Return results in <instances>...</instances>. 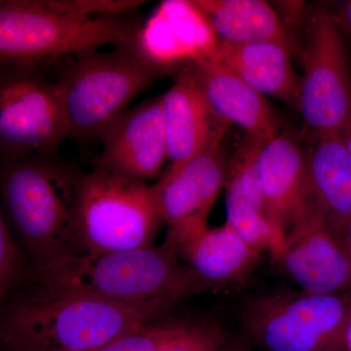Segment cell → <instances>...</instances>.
Instances as JSON below:
<instances>
[{
	"instance_id": "cell-14",
	"label": "cell",
	"mask_w": 351,
	"mask_h": 351,
	"mask_svg": "<svg viewBox=\"0 0 351 351\" xmlns=\"http://www.w3.org/2000/svg\"><path fill=\"white\" fill-rule=\"evenodd\" d=\"M274 258L304 293H351L350 254L319 216L311 217L295 228Z\"/></svg>"
},
{
	"instance_id": "cell-22",
	"label": "cell",
	"mask_w": 351,
	"mask_h": 351,
	"mask_svg": "<svg viewBox=\"0 0 351 351\" xmlns=\"http://www.w3.org/2000/svg\"><path fill=\"white\" fill-rule=\"evenodd\" d=\"M228 343L219 327L177 323L160 351H226Z\"/></svg>"
},
{
	"instance_id": "cell-16",
	"label": "cell",
	"mask_w": 351,
	"mask_h": 351,
	"mask_svg": "<svg viewBox=\"0 0 351 351\" xmlns=\"http://www.w3.org/2000/svg\"><path fill=\"white\" fill-rule=\"evenodd\" d=\"M186 66L215 119L239 126L249 137L270 138L279 131L269 101L230 69L211 59Z\"/></svg>"
},
{
	"instance_id": "cell-21",
	"label": "cell",
	"mask_w": 351,
	"mask_h": 351,
	"mask_svg": "<svg viewBox=\"0 0 351 351\" xmlns=\"http://www.w3.org/2000/svg\"><path fill=\"white\" fill-rule=\"evenodd\" d=\"M219 41L247 44L261 41L289 43L280 17L262 0H195Z\"/></svg>"
},
{
	"instance_id": "cell-5",
	"label": "cell",
	"mask_w": 351,
	"mask_h": 351,
	"mask_svg": "<svg viewBox=\"0 0 351 351\" xmlns=\"http://www.w3.org/2000/svg\"><path fill=\"white\" fill-rule=\"evenodd\" d=\"M73 58L54 82L68 138L101 137L159 75L133 47Z\"/></svg>"
},
{
	"instance_id": "cell-11",
	"label": "cell",
	"mask_w": 351,
	"mask_h": 351,
	"mask_svg": "<svg viewBox=\"0 0 351 351\" xmlns=\"http://www.w3.org/2000/svg\"><path fill=\"white\" fill-rule=\"evenodd\" d=\"M218 41L195 0H166L140 25L133 48L161 73L210 59Z\"/></svg>"
},
{
	"instance_id": "cell-23",
	"label": "cell",
	"mask_w": 351,
	"mask_h": 351,
	"mask_svg": "<svg viewBox=\"0 0 351 351\" xmlns=\"http://www.w3.org/2000/svg\"><path fill=\"white\" fill-rule=\"evenodd\" d=\"M177 323L143 325L122 335L99 351H160Z\"/></svg>"
},
{
	"instance_id": "cell-25",
	"label": "cell",
	"mask_w": 351,
	"mask_h": 351,
	"mask_svg": "<svg viewBox=\"0 0 351 351\" xmlns=\"http://www.w3.org/2000/svg\"><path fill=\"white\" fill-rule=\"evenodd\" d=\"M330 14L341 31L351 34V0L343 2L335 12Z\"/></svg>"
},
{
	"instance_id": "cell-15",
	"label": "cell",
	"mask_w": 351,
	"mask_h": 351,
	"mask_svg": "<svg viewBox=\"0 0 351 351\" xmlns=\"http://www.w3.org/2000/svg\"><path fill=\"white\" fill-rule=\"evenodd\" d=\"M265 138L247 136L228 165L226 223L253 248L269 251L274 258L286 239L265 206L253 169L256 152Z\"/></svg>"
},
{
	"instance_id": "cell-2",
	"label": "cell",
	"mask_w": 351,
	"mask_h": 351,
	"mask_svg": "<svg viewBox=\"0 0 351 351\" xmlns=\"http://www.w3.org/2000/svg\"><path fill=\"white\" fill-rule=\"evenodd\" d=\"M80 175L47 156L3 159L0 195L38 269L84 253L76 226Z\"/></svg>"
},
{
	"instance_id": "cell-20",
	"label": "cell",
	"mask_w": 351,
	"mask_h": 351,
	"mask_svg": "<svg viewBox=\"0 0 351 351\" xmlns=\"http://www.w3.org/2000/svg\"><path fill=\"white\" fill-rule=\"evenodd\" d=\"M176 252L204 290L243 280L261 255L228 223L207 226Z\"/></svg>"
},
{
	"instance_id": "cell-6",
	"label": "cell",
	"mask_w": 351,
	"mask_h": 351,
	"mask_svg": "<svg viewBox=\"0 0 351 351\" xmlns=\"http://www.w3.org/2000/svg\"><path fill=\"white\" fill-rule=\"evenodd\" d=\"M162 217L154 186L95 167L80 175L76 226L84 252L152 246Z\"/></svg>"
},
{
	"instance_id": "cell-12",
	"label": "cell",
	"mask_w": 351,
	"mask_h": 351,
	"mask_svg": "<svg viewBox=\"0 0 351 351\" xmlns=\"http://www.w3.org/2000/svg\"><path fill=\"white\" fill-rule=\"evenodd\" d=\"M253 169L265 206L287 239L314 216L308 207L304 143L289 132H277L258 147Z\"/></svg>"
},
{
	"instance_id": "cell-18",
	"label": "cell",
	"mask_w": 351,
	"mask_h": 351,
	"mask_svg": "<svg viewBox=\"0 0 351 351\" xmlns=\"http://www.w3.org/2000/svg\"><path fill=\"white\" fill-rule=\"evenodd\" d=\"M210 59L230 69L263 97H272L299 110L301 76L293 66L290 45L276 41L232 44L219 40Z\"/></svg>"
},
{
	"instance_id": "cell-8",
	"label": "cell",
	"mask_w": 351,
	"mask_h": 351,
	"mask_svg": "<svg viewBox=\"0 0 351 351\" xmlns=\"http://www.w3.org/2000/svg\"><path fill=\"white\" fill-rule=\"evenodd\" d=\"M341 32L328 11L309 19L298 110L304 138L339 133L350 115L351 68Z\"/></svg>"
},
{
	"instance_id": "cell-27",
	"label": "cell",
	"mask_w": 351,
	"mask_h": 351,
	"mask_svg": "<svg viewBox=\"0 0 351 351\" xmlns=\"http://www.w3.org/2000/svg\"><path fill=\"white\" fill-rule=\"evenodd\" d=\"M338 134L341 140L343 141V145H346V149H348L351 154V112L348 120H346L345 125L341 127Z\"/></svg>"
},
{
	"instance_id": "cell-1",
	"label": "cell",
	"mask_w": 351,
	"mask_h": 351,
	"mask_svg": "<svg viewBox=\"0 0 351 351\" xmlns=\"http://www.w3.org/2000/svg\"><path fill=\"white\" fill-rule=\"evenodd\" d=\"M175 302L163 298L119 302L48 290L12 309L2 335L19 351H99Z\"/></svg>"
},
{
	"instance_id": "cell-19",
	"label": "cell",
	"mask_w": 351,
	"mask_h": 351,
	"mask_svg": "<svg viewBox=\"0 0 351 351\" xmlns=\"http://www.w3.org/2000/svg\"><path fill=\"white\" fill-rule=\"evenodd\" d=\"M162 107L170 161L166 173L182 167L228 126L214 119L186 66L180 69L174 84L163 95Z\"/></svg>"
},
{
	"instance_id": "cell-26",
	"label": "cell",
	"mask_w": 351,
	"mask_h": 351,
	"mask_svg": "<svg viewBox=\"0 0 351 351\" xmlns=\"http://www.w3.org/2000/svg\"><path fill=\"white\" fill-rule=\"evenodd\" d=\"M336 239L345 247L351 256V219L343 226L334 230H330Z\"/></svg>"
},
{
	"instance_id": "cell-10",
	"label": "cell",
	"mask_w": 351,
	"mask_h": 351,
	"mask_svg": "<svg viewBox=\"0 0 351 351\" xmlns=\"http://www.w3.org/2000/svg\"><path fill=\"white\" fill-rule=\"evenodd\" d=\"M226 129H219L199 154L154 186L168 226L166 241L175 250L207 228L208 216L226 186L228 166L221 149Z\"/></svg>"
},
{
	"instance_id": "cell-7",
	"label": "cell",
	"mask_w": 351,
	"mask_h": 351,
	"mask_svg": "<svg viewBox=\"0 0 351 351\" xmlns=\"http://www.w3.org/2000/svg\"><path fill=\"white\" fill-rule=\"evenodd\" d=\"M351 293L274 295L245 311L249 336L267 351H348Z\"/></svg>"
},
{
	"instance_id": "cell-3",
	"label": "cell",
	"mask_w": 351,
	"mask_h": 351,
	"mask_svg": "<svg viewBox=\"0 0 351 351\" xmlns=\"http://www.w3.org/2000/svg\"><path fill=\"white\" fill-rule=\"evenodd\" d=\"M49 291L90 295L119 302L181 300L204 291L166 241L131 250L71 256L38 269Z\"/></svg>"
},
{
	"instance_id": "cell-24",
	"label": "cell",
	"mask_w": 351,
	"mask_h": 351,
	"mask_svg": "<svg viewBox=\"0 0 351 351\" xmlns=\"http://www.w3.org/2000/svg\"><path fill=\"white\" fill-rule=\"evenodd\" d=\"M17 251L12 237L0 213V301L6 295L15 276L17 267Z\"/></svg>"
},
{
	"instance_id": "cell-9",
	"label": "cell",
	"mask_w": 351,
	"mask_h": 351,
	"mask_svg": "<svg viewBox=\"0 0 351 351\" xmlns=\"http://www.w3.org/2000/svg\"><path fill=\"white\" fill-rule=\"evenodd\" d=\"M66 138L55 82L38 71H0V156H47Z\"/></svg>"
},
{
	"instance_id": "cell-28",
	"label": "cell",
	"mask_w": 351,
	"mask_h": 351,
	"mask_svg": "<svg viewBox=\"0 0 351 351\" xmlns=\"http://www.w3.org/2000/svg\"><path fill=\"white\" fill-rule=\"evenodd\" d=\"M226 351H252L248 343L244 341H235L228 343Z\"/></svg>"
},
{
	"instance_id": "cell-4",
	"label": "cell",
	"mask_w": 351,
	"mask_h": 351,
	"mask_svg": "<svg viewBox=\"0 0 351 351\" xmlns=\"http://www.w3.org/2000/svg\"><path fill=\"white\" fill-rule=\"evenodd\" d=\"M140 25L127 15H75L62 0H0V71H38L105 45L133 47Z\"/></svg>"
},
{
	"instance_id": "cell-13",
	"label": "cell",
	"mask_w": 351,
	"mask_h": 351,
	"mask_svg": "<svg viewBox=\"0 0 351 351\" xmlns=\"http://www.w3.org/2000/svg\"><path fill=\"white\" fill-rule=\"evenodd\" d=\"M103 152L95 167L147 182L167 159L162 96L124 112L101 134Z\"/></svg>"
},
{
	"instance_id": "cell-17",
	"label": "cell",
	"mask_w": 351,
	"mask_h": 351,
	"mask_svg": "<svg viewBox=\"0 0 351 351\" xmlns=\"http://www.w3.org/2000/svg\"><path fill=\"white\" fill-rule=\"evenodd\" d=\"M308 207L330 230L351 219V154L338 133L304 138Z\"/></svg>"
}]
</instances>
